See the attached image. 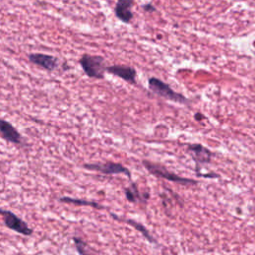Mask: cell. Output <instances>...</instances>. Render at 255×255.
Segmentation results:
<instances>
[{
    "mask_svg": "<svg viewBox=\"0 0 255 255\" xmlns=\"http://www.w3.org/2000/svg\"><path fill=\"white\" fill-rule=\"evenodd\" d=\"M80 66L84 73L93 79H104L106 73L105 59L98 55L84 54L79 60Z\"/></svg>",
    "mask_w": 255,
    "mask_h": 255,
    "instance_id": "cell-1",
    "label": "cell"
},
{
    "mask_svg": "<svg viewBox=\"0 0 255 255\" xmlns=\"http://www.w3.org/2000/svg\"><path fill=\"white\" fill-rule=\"evenodd\" d=\"M148 87L154 94L164 99H167L176 103H180V104H185L188 102V100L183 95L173 91L169 85H167L166 83H164L158 78H155V77L149 78Z\"/></svg>",
    "mask_w": 255,
    "mask_h": 255,
    "instance_id": "cell-2",
    "label": "cell"
},
{
    "mask_svg": "<svg viewBox=\"0 0 255 255\" xmlns=\"http://www.w3.org/2000/svg\"><path fill=\"white\" fill-rule=\"evenodd\" d=\"M142 164L147 169V171L150 172L151 174H153L154 176L164 178L166 180L173 181V182L180 183V184H184V185H195V184H197L196 180L180 177L179 175H177L173 172H170L169 170H167L164 166H162L160 164L153 163V162L145 160V159L142 160Z\"/></svg>",
    "mask_w": 255,
    "mask_h": 255,
    "instance_id": "cell-3",
    "label": "cell"
},
{
    "mask_svg": "<svg viewBox=\"0 0 255 255\" xmlns=\"http://www.w3.org/2000/svg\"><path fill=\"white\" fill-rule=\"evenodd\" d=\"M85 169L101 172L106 175L110 174H124L128 177V179H131V172L128 168L124 166L123 164L119 162H113V161H106L104 163L97 162V163H85L83 165Z\"/></svg>",
    "mask_w": 255,
    "mask_h": 255,
    "instance_id": "cell-4",
    "label": "cell"
},
{
    "mask_svg": "<svg viewBox=\"0 0 255 255\" xmlns=\"http://www.w3.org/2000/svg\"><path fill=\"white\" fill-rule=\"evenodd\" d=\"M0 215L3 217L4 223L8 228L25 236H29L33 233V228L11 210L0 208Z\"/></svg>",
    "mask_w": 255,
    "mask_h": 255,
    "instance_id": "cell-5",
    "label": "cell"
},
{
    "mask_svg": "<svg viewBox=\"0 0 255 255\" xmlns=\"http://www.w3.org/2000/svg\"><path fill=\"white\" fill-rule=\"evenodd\" d=\"M0 135L7 142L24 145V140L18 129L7 120L0 118Z\"/></svg>",
    "mask_w": 255,
    "mask_h": 255,
    "instance_id": "cell-6",
    "label": "cell"
},
{
    "mask_svg": "<svg viewBox=\"0 0 255 255\" xmlns=\"http://www.w3.org/2000/svg\"><path fill=\"white\" fill-rule=\"evenodd\" d=\"M28 59L32 64H34L46 71H49V72L56 70L59 66L58 59L56 57H54L52 55H48V54L31 53L28 55Z\"/></svg>",
    "mask_w": 255,
    "mask_h": 255,
    "instance_id": "cell-7",
    "label": "cell"
},
{
    "mask_svg": "<svg viewBox=\"0 0 255 255\" xmlns=\"http://www.w3.org/2000/svg\"><path fill=\"white\" fill-rule=\"evenodd\" d=\"M106 72L113 76L121 78L122 80L129 84L136 83V70L133 67L125 65H112L106 67Z\"/></svg>",
    "mask_w": 255,
    "mask_h": 255,
    "instance_id": "cell-8",
    "label": "cell"
},
{
    "mask_svg": "<svg viewBox=\"0 0 255 255\" xmlns=\"http://www.w3.org/2000/svg\"><path fill=\"white\" fill-rule=\"evenodd\" d=\"M134 0H118L115 7L116 17L124 23H129L133 18L131 7Z\"/></svg>",
    "mask_w": 255,
    "mask_h": 255,
    "instance_id": "cell-9",
    "label": "cell"
},
{
    "mask_svg": "<svg viewBox=\"0 0 255 255\" xmlns=\"http://www.w3.org/2000/svg\"><path fill=\"white\" fill-rule=\"evenodd\" d=\"M188 149L193 157V159L197 162V164L202 163H208L211 158V152L202 146L201 144L194 143V144H188Z\"/></svg>",
    "mask_w": 255,
    "mask_h": 255,
    "instance_id": "cell-10",
    "label": "cell"
},
{
    "mask_svg": "<svg viewBox=\"0 0 255 255\" xmlns=\"http://www.w3.org/2000/svg\"><path fill=\"white\" fill-rule=\"evenodd\" d=\"M124 192H125L126 198L132 203H135L138 201H146V199L148 198V193H145L144 195L140 194L137 184L135 182H131L129 186L125 187Z\"/></svg>",
    "mask_w": 255,
    "mask_h": 255,
    "instance_id": "cell-11",
    "label": "cell"
},
{
    "mask_svg": "<svg viewBox=\"0 0 255 255\" xmlns=\"http://www.w3.org/2000/svg\"><path fill=\"white\" fill-rule=\"evenodd\" d=\"M58 200L63 203H69V204H74V205H79V206H92L97 209L105 208V206L101 205L100 203H98L96 201H91V200L82 199V198H73L70 196H63V197H60Z\"/></svg>",
    "mask_w": 255,
    "mask_h": 255,
    "instance_id": "cell-12",
    "label": "cell"
},
{
    "mask_svg": "<svg viewBox=\"0 0 255 255\" xmlns=\"http://www.w3.org/2000/svg\"><path fill=\"white\" fill-rule=\"evenodd\" d=\"M125 222L128 223L133 228H135L137 231H139L150 243H157L156 240L154 239V237L149 233V231L147 230V228L143 224H141V223H139V222H137V221H135L133 219H125Z\"/></svg>",
    "mask_w": 255,
    "mask_h": 255,
    "instance_id": "cell-13",
    "label": "cell"
},
{
    "mask_svg": "<svg viewBox=\"0 0 255 255\" xmlns=\"http://www.w3.org/2000/svg\"><path fill=\"white\" fill-rule=\"evenodd\" d=\"M73 241L75 243V246H76V249L78 251V253L80 254H85L88 252V245L87 243L81 238V237H78V236H74L73 237Z\"/></svg>",
    "mask_w": 255,
    "mask_h": 255,
    "instance_id": "cell-14",
    "label": "cell"
},
{
    "mask_svg": "<svg viewBox=\"0 0 255 255\" xmlns=\"http://www.w3.org/2000/svg\"><path fill=\"white\" fill-rule=\"evenodd\" d=\"M143 9H144L145 11H147V12H153V11H155V8H154L151 4H146V5H144V6H143Z\"/></svg>",
    "mask_w": 255,
    "mask_h": 255,
    "instance_id": "cell-15",
    "label": "cell"
},
{
    "mask_svg": "<svg viewBox=\"0 0 255 255\" xmlns=\"http://www.w3.org/2000/svg\"><path fill=\"white\" fill-rule=\"evenodd\" d=\"M202 118H203V116L201 114H198V113L195 114V119L196 120H199V119H202Z\"/></svg>",
    "mask_w": 255,
    "mask_h": 255,
    "instance_id": "cell-16",
    "label": "cell"
}]
</instances>
